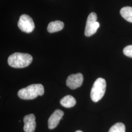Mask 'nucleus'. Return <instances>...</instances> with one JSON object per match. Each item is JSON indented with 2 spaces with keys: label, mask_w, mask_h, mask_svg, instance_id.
<instances>
[{
  "label": "nucleus",
  "mask_w": 132,
  "mask_h": 132,
  "mask_svg": "<svg viewBox=\"0 0 132 132\" xmlns=\"http://www.w3.org/2000/svg\"><path fill=\"white\" fill-rule=\"evenodd\" d=\"M32 57L28 53L16 52L8 58V64L14 68H23L29 66L32 61Z\"/></svg>",
  "instance_id": "nucleus-1"
},
{
  "label": "nucleus",
  "mask_w": 132,
  "mask_h": 132,
  "mask_svg": "<svg viewBox=\"0 0 132 132\" xmlns=\"http://www.w3.org/2000/svg\"><path fill=\"white\" fill-rule=\"evenodd\" d=\"M18 26L21 31L27 33L31 32L35 28L33 20L27 14H23L20 16Z\"/></svg>",
  "instance_id": "nucleus-5"
},
{
  "label": "nucleus",
  "mask_w": 132,
  "mask_h": 132,
  "mask_svg": "<svg viewBox=\"0 0 132 132\" xmlns=\"http://www.w3.org/2000/svg\"><path fill=\"white\" fill-rule=\"evenodd\" d=\"M106 88V82L102 78H98L94 83L90 91V98L94 102H97L103 97Z\"/></svg>",
  "instance_id": "nucleus-3"
},
{
  "label": "nucleus",
  "mask_w": 132,
  "mask_h": 132,
  "mask_svg": "<svg viewBox=\"0 0 132 132\" xmlns=\"http://www.w3.org/2000/svg\"><path fill=\"white\" fill-rule=\"evenodd\" d=\"M64 24L60 21H55L50 23L47 26V30L50 33H54L62 30Z\"/></svg>",
  "instance_id": "nucleus-9"
},
{
  "label": "nucleus",
  "mask_w": 132,
  "mask_h": 132,
  "mask_svg": "<svg viewBox=\"0 0 132 132\" xmlns=\"http://www.w3.org/2000/svg\"><path fill=\"white\" fill-rule=\"evenodd\" d=\"M123 53L128 57L132 58V45L127 46L123 49Z\"/></svg>",
  "instance_id": "nucleus-13"
},
{
  "label": "nucleus",
  "mask_w": 132,
  "mask_h": 132,
  "mask_svg": "<svg viewBox=\"0 0 132 132\" xmlns=\"http://www.w3.org/2000/svg\"><path fill=\"white\" fill-rule=\"evenodd\" d=\"M120 13L124 19L132 23V7H123L120 10Z\"/></svg>",
  "instance_id": "nucleus-11"
},
{
  "label": "nucleus",
  "mask_w": 132,
  "mask_h": 132,
  "mask_svg": "<svg viewBox=\"0 0 132 132\" xmlns=\"http://www.w3.org/2000/svg\"><path fill=\"white\" fill-rule=\"evenodd\" d=\"M97 15L94 12L90 13L88 17L86 24L85 29V35L87 37H90L96 33L97 29L99 28L100 24L96 22Z\"/></svg>",
  "instance_id": "nucleus-4"
},
{
  "label": "nucleus",
  "mask_w": 132,
  "mask_h": 132,
  "mask_svg": "<svg viewBox=\"0 0 132 132\" xmlns=\"http://www.w3.org/2000/svg\"><path fill=\"white\" fill-rule=\"evenodd\" d=\"M83 82V76L80 73L72 74L68 76L66 80V85L71 89L75 90L82 85Z\"/></svg>",
  "instance_id": "nucleus-6"
},
{
  "label": "nucleus",
  "mask_w": 132,
  "mask_h": 132,
  "mask_svg": "<svg viewBox=\"0 0 132 132\" xmlns=\"http://www.w3.org/2000/svg\"><path fill=\"white\" fill-rule=\"evenodd\" d=\"M44 94V87L41 84L29 85L26 88L19 90L18 95L20 98L31 100L36 98L38 96H42Z\"/></svg>",
  "instance_id": "nucleus-2"
},
{
  "label": "nucleus",
  "mask_w": 132,
  "mask_h": 132,
  "mask_svg": "<svg viewBox=\"0 0 132 132\" xmlns=\"http://www.w3.org/2000/svg\"><path fill=\"white\" fill-rule=\"evenodd\" d=\"M108 132H125V126L122 123H117L110 128Z\"/></svg>",
  "instance_id": "nucleus-12"
},
{
  "label": "nucleus",
  "mask_w": 132,
  "mask_h": 132,
  "mask_svg": "<svg viewBox=\"0 0 132 132\" xmlns=\"http://www.w3.org/2000/svg\"><path fill=\"white\" fill-rule=\"evenodd\" d=\"M24 132H34L36 124L35 117L33 114H29L26 116L24 118Z\"/></svg>",
  "instance_id": "nucleus-8"
},
{
  "label": "nucleus",
  "mask_w": 132,
  "mask_h": 132,
  "mask_svg": "<svg viewBox=\"0 0 132 132\" xmlns=\"http://www.w3.org/2000/svg\"><path fill=\"white\" fill-rule=\"evenodd\" d=\"M83 132L82 131H80V130H78V131H76V132Z\"/></svg>",
  "instance_id": "nucleus-14"
},
{
  "label": "nucleus",
  "mask_w": 132,
  "mask_h": 132,
  "mask_svg": "<svg viewBox=\"0 0 132 132\" xmlns=\"http://www.w3.org/2000/svg\"><path fill=\"white\" fill-rule=\"evenodd\" d=\"M76 103V99L71 95H66L60 100V104L62 106L67 108L73 107Z\"/></svg>",
  "instance_id": "nucleus-10"
},
{
  "label": "nucleus",
  "mask_w": 132,
  "mask_h": 132,
  "mask_svg": "<svg viewBox=\"0 0 132 132\" xmlns=\"http://www.w3.org/2000/svg\"><path fill=\"white\" fill-rule=\"evenodd\" d=\"M64 112L59 110H56L51 116L48 120V127L50 129H53L58 125L60 120L64 116Z\"/></svg>",
  "instance_id": "nucleus-7"
}]
</instances>
